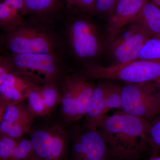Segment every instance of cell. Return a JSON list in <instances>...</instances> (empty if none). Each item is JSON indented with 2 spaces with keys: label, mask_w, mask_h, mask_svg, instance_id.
Here are the masks:
<instances>
[{
  "label": "cell",
  "mask_w": 160,
  "mask_h": 160,
  "mask_svg": "<svg viewBox=\"0 0 160 160\" xmlns=\"http://www.w3.org/2000/svg\"><path fill=\"white\" fill-rule=\"evenodd\" d=\"M150 37L135 22L126 25L114 39L107 43V48L113 62L112 65H123L136 60L144 44Z\"/></svg>",
  "instance_id": "7"
},
{
  "label": "cell",
  "mask_w": 160,
  "mask_h": 160,
  "mask_svg": "<svg viewBox=\"0 0 160 160\" xmlns=\"http://www.w3.org/2000/svg\"><path fill=\"white\" fill-rule=\"evenodd\" d=\"M104 80L106 91V112L113 109L121 110L122 86L115 80Z\"/></svg>",
  "instance_id": "18"
},
{
  "label": "cell",
  "mask_w": 160,
  "mask_h": 160,
  "mask_svg": "<svg viewBox=\"0 0 160 160\" xmlns=\"http://www.w3.org/2000/svg\"><path fill=\"white\" fill-rule=\"evenodd\" d=\"M70 43L75 55L81 60L94 59L103 49L97 28L87 19L80 18L72 24Z\"/></svg>",
  "instance_id": "9"
},
{
  "label": "cell",
  "mask_w": 160,
  "mask_h": 160,
  "mask_svg": "<svg viewBox=\"0 0 160 160\" xmlns=\"http://www.w3.org/2000/svg\"><path fill=\"white\" fill-rule=\"evenodd\" d=\"M72 1H73V0H66L67 5H68V6H72Z\"/></svg>",
  "instance_id": "32"
},
{
  "label": "cell",
  "mask_w": 160,
  "mask_h": 160,
  "mask_svg": "<svg viewBox=\"0 0 160 160\" xmlns=\"http://www.w3.org/2000/svg\"><path fill=\"white\" fill-rule=\"evenodd\" d=\"M149 145L155 152L160 149V114L149 122Z\"/></svg>",
  "instance_id": "25"
},
{
  "label": "cell",
  "mask_w": 160,
  "mask_h": 160,
  "mask_svg": "<svg viewBox=\"0 0 160 160\" xmlns=\"http://www.w3.org/2000/svg\"><path fill=\"white\" fill-rule=\"evenodd\" d=\"M78 74L89 81L110 79L133 84L151 82L160 78V60H136L106 67L88 63Z\"/></svg>",
  "instance_id": "3"
},
{
  "label": "cell",
  "mask_w": 160,
  "mask_h": 160,
  "mask_svg": "<svg viewBox=\"0 0 160 160\" xmlns=\"http://www.w3.org/2000/svg\"><path fill=\"white\" fill-rule=\"evenodd\" d=\"M45 83L37 75L15 69L0 83V107L24 102L31 88Z\"/></svg>",
  "instance_id": "11"
},
{
  "label": "cell",
  "mask_w": 160,
  "mask_h": 160,
  "mask_svg": "<svg viewBox=\"0 0 160 160\" xmlns=\"http://www.w3.org/2000/svg\"><path fill=\"white\" fill-rule=\"evenodd\" d=\"M159 151H160V150H159Z\"/></svg>",
  "instance_id": "33"
},
{
  "label": "cell",
  "mask_w": 160,
  "mask_h": 160,
  "mask_svg": "<svg viewBox=\"0 0 160 160\" xmlns=\"http://www.w3.org/2000/svg\"><path fill=\"white\" fill-rule=\"evenodd\" d=\"M13 160H38L29 139L22 138L19 139L15 150Z\"/></svg>",
  "instance_id": "23"
},
{
  "label": "cell",
  "mask_w": 160,
  "mask_h": 160,
  "mask_svg": "<svg viewBox=\"0 0 160 160\" xmlns=\"http://www.w3.org/2000/svg\"><path fill=\"white\" fill-rule=\"evenodd\" d=\"M12 61L15 69L37 75L46 83L54 82L61 86L67 75L53 53L15 54Z\"/></svg>",
  "instance_id": "10"
},
{
  "label": "cell",
  "mask_w": 160,
  "mask_h": 160,
  "mask_svg": "<svg viewBox=\"0 0 160 160\" xmlns=\"http://www.w3.org/2000/svg\"><path fill=\"white\" fill-rule=\"evenodd\" d=\"M32 125L6 121H0V136L19 139L26 135L29 134Z\"/></svg>",
  "instance_id": "20"
},
{
  "label": "cell",
  "mask_w": 160,
  "mask_h": 160,
  "mask_svg": "<svg viewBox=\"0 0 160 160\" xmlns=\"http://www.w3.org/2000/svg\"><path fill=\"white\" fill-rule=\"evenodd\" d=\"M149 122L123 111L106 115L98 129L112 160H136L149 145Z\"/></svg>",
  "instance_id": "1"
},
{
  "label": "cell",
  "mask_w": 160,
  "mask_h": 160,
  "mask_svg": "<svg viewBox=\"0 0 160 160\" xmlns=\"http://www.w3.org/2000/svg\"><path fill=\"white\" fill-rule=\"evenodd\" d=\"M15 69L12 61L1 58L0 61V83L9 73Z\"/></svg>",
  "instance_id": "27"
},
{
  "label": "cell",
  "mask_w": 160,
  "mask_h": 160,
  "mask_svg": "<svg viewBox=\"0 0 160 160\" xmlns=\"http://www.w3.org/2000/svg\"><path fill=\"white\" fill-rule=\"evenodd\" d=\"M136 60H160V35L147 40Z\"/></svg>",
  "instance_id": "21"
},
{
  "label": "cell",
  "mask_w": 160,
  "mask_h": 160,
  "mask_svg": "<svg viewBox=\"0 0 160 160\" xmlns=\"http://www.w3.org/2000/svg\"><path fill=\"white\" fill-rule=\"evenodd\" d=\"M36 118L23 102L0 107V121L25 123L32 125Z\"/></svg>",
  "instance_id": "15"
},
{
  "label": "cell",
  "mask_w": 160,
  "mask_h": 160,
  "mask_svg": "<svg viewBox=\"0 0 160 160\" xmlns=\"http://www.w3.org/2000/svg\"><path fill=\"white\" fill-rule=\"evenodd\" d=\"M153 83L160 97V78L155 81Z\"/></svg>",
  "instance_id": "30"
},
{
  "label": "cell",
  "mask_w": 160,
  "mask_h": 160,
  "mask_svg": "<svg viewBox=\"0 0 160 160\" xmlns=\"http://www.w3.org/2000/svg\"><path fill=\"white\" fill-rule=\"evenodd\" d=\"M41 94L49 114H51L62 101L60 85L54 82H46L40 87Z\"/></svg>",
  "instance_id": "16"
},
{
  "label": "cell",
  "mask_w": 160,
  "mask_h": 160,
  "mask_svg": "<svg viewBox=\"0 0 160 160\" xmlns=\"http://www.w3.org/2000/svg\"><path fill=\"white\" fill-rule=\"evenodd\" d=\"M19 139L0 136V160H13Z\"/></svg>",
  "instance_id": "24"
},
{
  "label": "cell",
  "mask_w": 160,
  "mask_h": 160,
  "mask_svg": "<svg viewBox=\"0 0 160 160\" xmlns=\"http://www.w3.org/2000/svg\"><path fill=\"white\" fill-rule=\"evenodd\" d=\"M71 126L51 114L36 118L29 135L38 160H69Z\"/></svg>",
  "instance_id": "2"
},
{
  "label": "cell",
  "mask_w": 160,
  "mask_h": 160,
  "mask_svg": "<svg viewBox=\"0 0 160 160\" xmlns=\"http://www.w3.org/2000/svg\"><path fill=\"white\" fill-rule=\"evenodd\" d=\"M3 2L17 10L22 15L28 12L24 0H4Z\"/></svg>",
  "instance_id": "29"
},
{
  "label": "cell",
  "mask_w": 160,
  "mask_h": 160,
  "mask_svg": "<svg viewBox=\"0 0 160 160\" xmlns=\"http://www.w3.org/2000/svg\"><path fill=\"white\" fill-rule=\"evenodd\" d=\"M96 85L78 73L67 74L62 85L61 116L70 125L86 116Z\"/></svg>",
  "instance_id": "4"
},
{
  "label": "cell",
  "mask_w": 160,
  "mask_h": 160,
  "mask_svg": "<svg viewBox=\"0 0 160 160\" xmlns=\"http://www.w3.org/2000/svg\"><path fill=\"white\" fill-rule=\"evenodd\" d=\"M147 160H160V155H154Z\"/></svg>",
  "instance_id": "31"
},
{
  "label": "cell",
  "mask_w": 160,
  "mask_h": 160,
  "mask_svg": "<svg viewBox=\"0 0 160 160\" xmlns=\"http://www.w3.org/2000/svg\"><path fill=\"white\" fill-rule=\"evenodd\" d=\"M41 86L31 88L28 92L26 99L29 110L36 118L43 117L50 114L42 97L40 90Z\"/></svg>",
  "instance_id": "19"
},
{
  "label": "cell",
  "mask_w": 160,
  "mask_h": 160,
  "mask_svg": "<svg viewBox=\"0 0 160 160\" xmlns=\"http://www.w3.org/2000/svg\"><path fill=\"white\" fill-rule=\"evenodd\" d=\"M118 0H95L93 13L110 17Z\"/></svg>",
  "instance_id": "26"
},
{
  "label": "cell",
  "mask_w": 160,
  "mask_h": 160,
  "mask_svg": "<svg viewBox=\"0 0 160 160\" xmlns=\"http://www.w3.org/2000/svg\"><path fill=\"white\" fill-rule=\"evenodd\" d=\"M149 0H118L107 26V43L116 37L122 29L134 20Z\"/></svg>",
  "instance_id": "12"
},
{
  "label": "cell",
  "mask_w": 160,
  "mask_h": 160,
  "mask_svg": "<svg viewBox=\"0 0 160 160\" xmlns=\"http://www.w3.org/2000/svg\"><path fill=\"white\" fill-rule=\"evenodd\" d=\"M69 160H112L99 130L77 123L71 126Z\"/></svg>",
  "instance_id": "6"
},
{
  "label": "cell",
  "mask_w": 160,
  "mask_h": 160,
  "mask_svg": "<svg viewBox=\"0 0 160 160\" xmlns=\"http://www.w3.org/2000/svg\"><path fill=\"white\" fill-rule=\"evenodd\" d=\"M28 12L46 14L56 10L59 4V0H24Z\"/></svg>",
  "instance_id": "22"
},
{
  "label": "cell",
  "mask_w": 160,
  "mask_h": 160,
  "mask_svg": "<svg viewBox=\"0 0 160 160\" xmlns=\"http://www.w3.org/2000/svg\"><path fill=\"white\" fill-rule=\"evenodd\" d=\"M94 3L95 0H73L72 6H77L86 12L93 13Z\"/></svg>",
  "instance_id": "28"
},
{
  "label": "cell",
  "mask_w": 160,
  "mask_h": 160,
  "mask_svg": "<svg viewBox=\"0 0 160 160\" xmlns=\"http://www.w3.org/2000/svg\"><path fill=\"white\" fill-rule=\"evenodd\" d=\"M54 44L52 38L46 32L23 25L10 31L7 41L8 48L14 55L53 53Z\"/></svg>",
  "instance_id": "8"
},
{
  "label": "cell",
  "mask_w": 160,
  "mask_h": 160,
  "mask_svg": "<svg viewBox=\"0 0 160 160\" xmlns=\"http://www.w3.org/2000/svg\"><path fill=\"white\" fill-rule=\"evenodd\" d=\"M22 15L15 9L2 2L0 4L1 25L9 31L22 26L23 24Z\"/></svg>",
  "instance_id": "17"
},
{
  "label": "cell",
  "mask_w": 160,
  "mask_h": 160,
  "mask_svg": "<svg viewBox=\"0 0 160 160\" xmlns=\"http://www.w3.org/2000/svg\"><path fill=\"white\" fill-rule=\"evenodd\" d=\"M121 110L151 121L160 114V97L153 82L122 86Z\"/></svg>",
  "instance_id": "5"
},
{
  "label": "cell",
  "mask_w": 160,
  "mask_h": 160,
  "mask_svg": "<svg viewBox=\"0 0 160 160\" xmlns=\"http://www.w3.org/2000/svg\"><path fill=\"white\" fill-rule=\"evenodd\" d=\"M132 22L138 24L151 37L159 35L160 7L149 0Z\"/></svg>",
  "instance_id": "14"
},
{
  "label": "cell",
  "mask_w": 160,
  "mask_h": 160,
  "mask_svg": "<svg viewBox=\"0 0 160 160\" xmlns=\"http://www.w3.org/2000/svg\"><path fill=\"white\" fill-rule=\"evenodd\" d=\"M106 111V91L104 80L96 85L83 124L91 129L99 128Z\"/></svg>",
  "instance_id": "13"
}]
</instances>
